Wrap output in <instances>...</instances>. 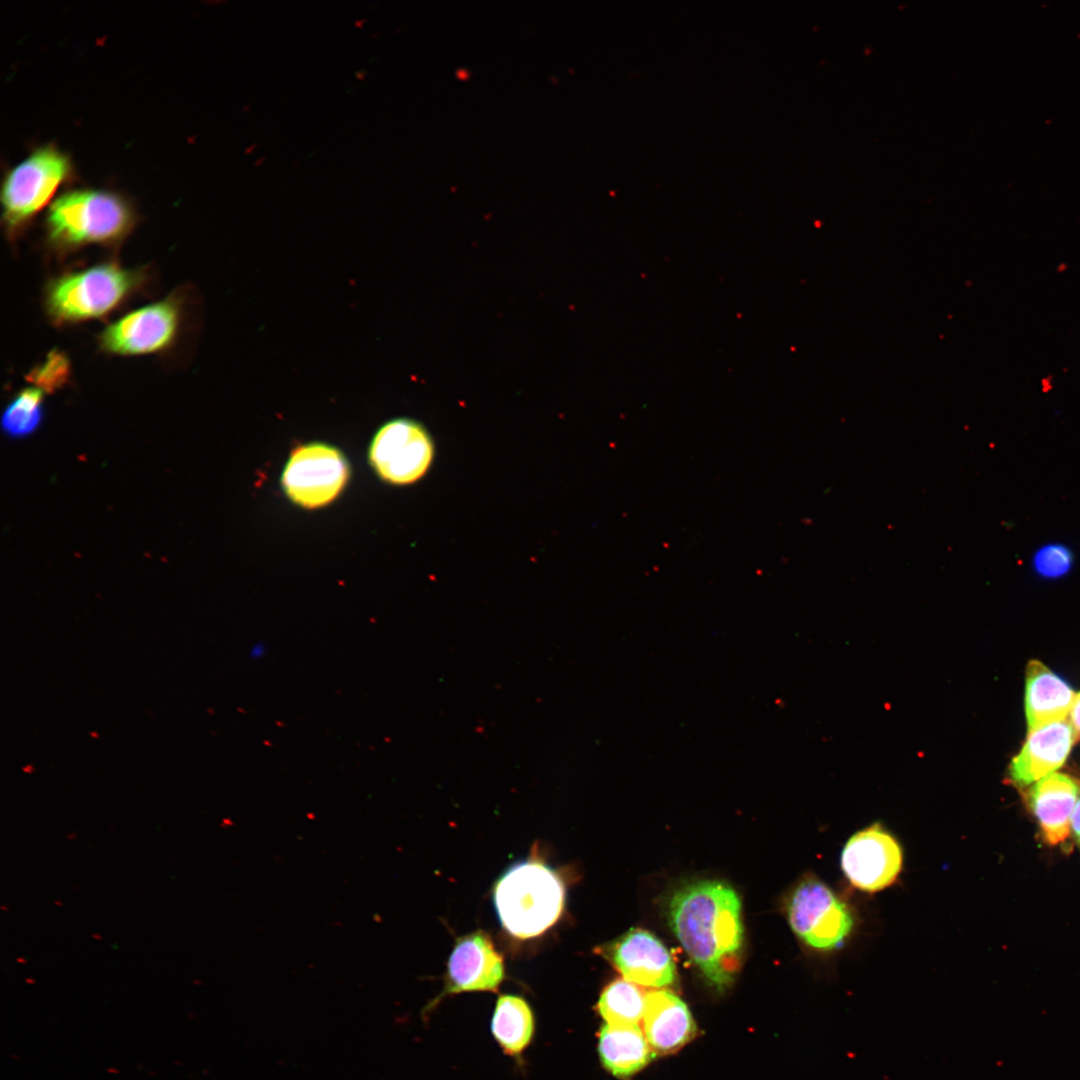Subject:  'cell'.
<instances>
[{
	"label": "cell",
	"instance_id": "6da1fadb",
	"mask_svg": "<svg viewBox=\"0 0 1080 1080\" xmlns=\"http://www.w3.org/2000/svg\"><path fill=\"white\" fill-rule=\"evenodd\" d=\"M670 927L707 981L724 990L734 981L743 947L741 900L728 884L701 880L669 898Z\"/></svg>",
	"mask_w": 1080,
	"mask_h": 1080
},
{
	"label": "cell",
	"instance_id": "7a4b0ae2",
	"mask_svg": "<svg viewBox=\"0 0 1080 1080\" xmlns=\"http://www.w3.org/2000/svg\"><path fill=\"white\" fill-rule=\"evenodd\" d=\"M565 885L547 864L527 859L511 865L497 880L493 902L502 928L511 936L530 939L546 932L560 918Z\"/></svg>",
	"mask_w": 1080,
	"mask_h": 1080
},
{
	"label": "cell",
	"instance_id": "3957f363",
	"mask_svg": "<svg viewBox=\"0 0 1080 1080\" xmlns=\"http://www.w3.org/2000/svg\"><path fill=\"white\" fill-rule=\"evenodd\" d=\"M135 211L121 194L81 188L62 193L46 216L50 241L65 248L90 243H113L124 238L135 224Z\"/></svg>",
	"mask_w": 1080,
	"mask_h": 1080
},
{
	"label": "cell",
	"instance_id": "277c9868",
	"mask_svg": "<svg viewBox=\"0 0 1080 1080\" xmlns=\"http://www.w3.org/2000/svg\"><path fill=\"white\" fill-rule=\"evenodd\" d=\"M784 910L800 943L824 957L842 950L858 928L855 908L813 873L805 874L793 886Z\"/></svg>",
	"mask_w": 1080,
	"mask_h": 1080
},
{
	"label": "cell",
	"instance_id": "5b68a950",
	"mask_svg": "<svg viewBox=\"0 0 1080 1080\" xmlns=\"http://www.w3.org/2000/svg\"><path fill=\"white\" fill-rule=\"evenodd\" d=\"M141 280L137 271L114 264L63 275L47 289V312L56 323L101 317L126 299Z\"/></svg>",
	"mask_w": 1080,
	"mask_h": 1080
},
{
	"label": "cell",
	"instance_id": "8992f818",
	"mask_svg": "<svg viewBox=\"0 0 1080 1080\" xmlns=\"http://www.w3.org/2000/svg\"><path fill=\"white\" fill-rule=\"evenodd\" d=\"M73 175L70 157L54 144L35 148L9 169L1 189L3 220L7 230L15 232L23 228Z\"/></svg>",
	"mask_w": 1080,
	"mask_h": 1080
},
{
	"label": "cell",
	"instance_id": "52a82bcc",
	"mask_svg": "<svg viewBox=\"0 0 1080 1080\" xmlns=\"http://www.w3.org/2000/svg\"><path fill=\"white\" fill-rule=\"evenodd\" d=\"M350 475L348 462L337 448L313 442L291 453L281 476V485L295 504L314 509L334 501Z\"/></svg>",
	"mask_w": 1080,
	"mask_h": 1080
},
{
	"label": "cell",
	"instance_id": "ba28073f",
	"mask_svg": "<svg viewBox=\"0 0 1080 1080\" xmlns=\"http://www.w3.org/2000/svg\"><path fill=\"white\" fill-rule=\"evenodd\" d=\"M434 447L423 425L410 418L383 424L369 447V462L377 475L394 485L421 479L431 466Z\"/></svg>",
	"mask_w": 1080,
	"mask_h": 1080
},
{
	"label": "cell",
	"instance_id": "9c48e42d",
	"mask_svg": "<svg viewBox=\"0 0 1080 1080\" xmlns=\"http://www.w3.org/2000/svg\"><path fill=\"white\" fill-rule=\"evenodd\" d=\"M903 864L901 843L880 822L851 835L840 857V867L849 884L865 893L880 892L894 885Z\"/></svg>",
	"mask_w": 1080,
	"mask_h": 1080
},
{
	"label": "cell",
	"instance_id": "30bf717a",
	"mask_svg": "<svg viewBox=\"0 0 1080 1080\" xmlns=\"http://www.w3.org/2000/svg\"><path fill=\"white\" fill-rule=\"evenodd\" d=\"M179 321V304L174 299H165L112 323L103 331L100 344L106 352L119 355L158 352L173 342Z\"/></svg>",
	"mask_w": 1080,
	"mask_h": 1080
},
{
	"label": "cell",
	"instance_id": "8fae6325",
	"mask_svg": "<svg viewBox=\"0 0 1080 1080\" xmlns=\"http://www.w3.org/2000/svg\"><path fill=\"white\" fill-rule=\"evenodd\" d=\"M596 952L607 958L623 978L639 986L662 988L674 983L676 967L663 942L649 931L630 929Z\"/></svg>",
	"mask_w": 1080,
	"mask_h": 1080
},
{
	"label": "cell",
	"instance_id": "7c38bea8",
	"mask_svg": "<svg viewBox=\"0 0 1080 1080\" xmlns=\"http://www.w3.org/2000/svg\"><path fill=\"white\" fill-rule=\"evenodd\" d=\"M504 975L502 955L490 936L478 930L456 941L448 959L443 994L496 991Z\"/></svg>",
	"mask_w": 1080,
	"mask_h": 1080
},
{
	"label": "cell",
	"instance_id": "4fadbf2b",
	"mask_svg": "<svg viewBox=\"0 0 1080 1080\" xmlns=\"http://www.w3.org/2000/svg\"><path fill=\"white\" fill-rule=\"evenodd\" d=\"M1074 739L1073 728L1066 720L1030 732L1009 765L1010 779L1019 787H1027L1054 773L1066 761Z\"/></svg>",
	"mask_w": 1080,
	"mask_h": 1080
},
{
	"label": "cell",
	"instance_id": "5bb4252c",
	"mask_svg": "<svg viewBox=\"0 0 1080 1080\" xmlns=\"http://www.w3.org/2000/svg\"><path fill=\"white\" fill-rule=\"evenodd\" d=\"M1077 782L1062 773H1051L1033 783L1027 793L1028 806L1035 817L1042 838L1049 845L1063 843L1077 802Z\"/></svg>",
	"mask_w": 1080,
	"mask_h": 1080
},
{
	"label": "cell",
	"instance_id": "9a60e30c",
	"mask_svg": "<svg viewBox=\"0 0 1080 1080\" xmlns=\"http://www.w3.org/2000/svg\"><path fill=\"white\" fill-rule=\"evenodd\" d=\"M643 1032L654 1052L670 1053L684 1046L696 1028L687 1005L674 993L654 989L646 992Z\"/></svg>",
	"mask_w": 1080,
	"mask_h": 1080
},
{
	"label": "cell",
	"instance_id": "2e32d148",
	"mask_svg": "<svg viewBox=\"0 0 1080 1080\" xmlns=\"http://www.w3.org/2000/svg\"><path fill=\"white\" fill-rule=\"evenodd\" d=\"M1075 693L1070 685L1042 662L1032 660L1026 668L1025 713L1028 731L1066 720Z\"/></svg>",
	"mask_w": 1080,
	"mask_h": 1080
},
{
	"label": "cell",
	"instance_id": "e0dca14e",
	"mask_svg": "<svg viewBox=\"0 0 1080 1080\" xmlns=\"http://www.w3.org/2000/svg\"><path fill=\"white\" fill-rule=\"evenodd\" d=\"M598 1050L603 1066L620 1078L629 1077L644 1068L654 1055L639 1025H604L600 1031Z\"/></svg>",
	"mask_w": 1080,
	"mask_h": 1080
},
{
	"label": "cell",
	"instance_id": "ac0fdd59",
	"mask_svg": "<svg viewBox=\"0 0 1080 1080\" xmlns=\"http://www.w3.org/2000/svg\"><path fill=\"white\" fill-rule=\"evenodd\" d=\"M492 1033L509 1055H518L530 1043L534 1033V1018L528 1003L515 995L498 998L492 1023Z\"/></svg>",
	"mask_w": 1080,
	"mask_h": 1080
},
{
	"label": "cell",
	"instance_id": "d6986e66",
	"mask_svg": "<svg viewBox=\"0 0 1080 1080\" xmlns=\"http://www.w3.org/2000/svg\"><path fill=\"white\" fill-rule=\"evenodd\" d=\"M646 992L626 979L610 982L602 991L597 1007L606 1024L638 1025L643 1020Z\"/></svg>",
	"mask_w": 1080,
	"mask_h": 1080
},
{
	"label": "cell",
	"instance_id": "ffe728a7",
	"mask_svg": "<svg viewBox=\"0 0 1080 1080\" xmlns=\"http://www.w3.org/2000/svg\"><path fill=\"white\" fill-rule=\"evenodd\" d=\"M43 390L28 387L20 391L3 412L1 426L10 437L20 438L33 433L43 417Z\"/></svg>",
	"mask_w": 1080,
	"mask_h": 1080
},
{
	"label": "cell",
	"instance_id": "44dd1931",
	"mask_svg": "<svg viewBox=\"0 0 1080 1080\" xmlns=\"http://www.w3.org/2000/svg\"><path fill=\"white\" fill-rule=\"evenodd\" d=\"M1073 565L1071 550L1060 543L1040 547L1032 557V567L1042 578L1057 579L1065 576Z\"/></svg>",
	"mask_w": 1080,
	"mask_h": 1080
},
{
	"label": "cell",
	"instance_id": "7402d4cb",
	"mask_svg": "<svg viewBox=\"0 0 1080 1080\" xmlns=\"http://www.w3.org/2000/svg\"><path fill=\"white\" fill-rule=\"evenodd\" d=\"M68 375V360L62 353L51 352L45 362L31 372L29 379L44 392H53L66 382Z\"/></svg>",
	"mask_w": 1080,
	"mask_h": 1080
},
{
	"label": "cell",
	"instance_id": "603a6c76",
	"mask_svg": "<svg viewBox=\"0 0 1080 1080\" xmlns=\"http://www.w3.org/2000/svg\"><path fill=\"white\" fill-rule=\"evenodd\" d=\"M1070 724L1073 728L1075 738L1080 739V693L1075 695L1070 712Z\"/></svg>",
	"mask_w": 1080,
	"mask_h": 1080
},
{
	"label": "cell",
	"instance_id": "cb8c5ba5",
	"mask_svg": "<svg viewBox=\"0 0 1080 1080\" xmlns=\"http://www.w3.org/2000/svg\"><path fill=\"white\" fill-rule=\"evenodd\" d=\"M1070 822H1071L1073 836H1074L1078 846L1080 847V798L1077 800V802L1075 804V807H1074Z\"/></svg>",
	"mask_w": 1080,
	"mask_h": 1080
},
{
	"label": "cell",
	"instance_id": "d4e9b609",
	"mask_svg": "<svg viewBox=\"0 0 1080 1080\" xmlns=\"http://www.w3.org/2000/svg\"><path fill=\"white\" fill-rule=\"evenodd\" d=\"M263 648H264L263 646L256 645V647L252 649L251 656H253L255 658L261 656L263 654V651H264Z\"/></svg>",
	"mask_w": 1080,
	"mask_h": 1080
}]
</instances>
